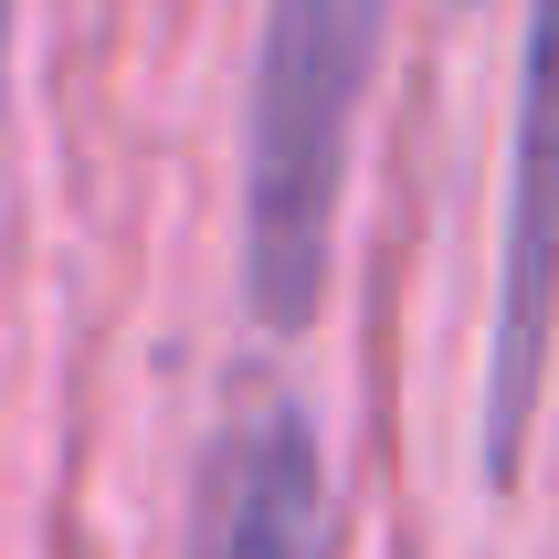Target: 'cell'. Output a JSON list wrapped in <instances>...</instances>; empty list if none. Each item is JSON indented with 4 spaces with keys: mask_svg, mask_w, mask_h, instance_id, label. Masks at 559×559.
<instances>
[{
    "mask_svg": "<svg viewBox=\"0 0 559 559\" xmlns=\"http://www.w3.org/2000/svg\"><path fill=\"white\" fill-rule=\"evenodd\" d=\"M190 559H328V454L296 391H243L222 412L190 497Z\"/></svg>",
    "mask_w": 559,
    "mask_h": 559,
    "instance_id": "3",
    "label": "cell"
},
{
    "mask_svg": "<svg viewBox=\"0 0 559 559\" xmlns=\"http://www.w3.org/2000/svg\"><path fill=\"white\" fill-rule=\"evenodd\" d=\"M380 43L391 0H264L243 85V307L264 338H307L338 285V222Z\"/></svg>",
    "mask_w": 559,
    "mask_h": 559,
    "instance_id": "1",
    "label": "cell"
},
{
    "mask_svg": "<svg viewBox=\"0 0 559 559\" xmlns=\"http://www.w3.org/2000/svg\"><path fill=\"white\" fill-rule=\"evenodd\" d=\"M11 22H22V0H0V74H11Z\"/></svg>",
    "mask_w": 559,
    "mask_h": 559,
    "instance_id": "4",
    "label": "cell"
},
{
    "mask_svg": "<svg viewBox=\"0 0 559 559\" xmlns=\"http://www.w3.org/2000/svg\"><path fill=\"white\" fill-rule=\"evenodd\" d=\"M559 359V0L518 22V117H507V190H497V296H486V486H518L549 412Z\"/></svg>",
    "mask_w": 559,
    "mask_h": 559,
    "instance_id": "2",
    "label": "cell"
}]
</instances>
